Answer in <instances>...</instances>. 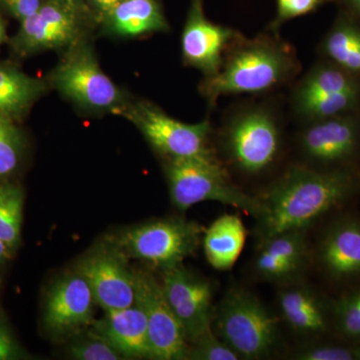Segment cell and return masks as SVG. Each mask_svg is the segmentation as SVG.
Returning <instances> with one entry per match:
<instances>
[{
  "mask_svg": "<svg viewBox=\"0 0 360 360\" xmlns=\"http://www.w3.org/2000/svg\"><path fill=\"white\" fill-rule=\"evenodd\" d=\"M352 175L342 170L319 172L290 168L259 198L264 238L290 231H304L324 213L343 202L354 189Z\"/></svg>",
  "mask_w": 360,
  "mask_h": 360,
  "instance_id": "obj_1",
  "label": "cell"
},
{
  "mask_svg": "<svg viewBox=\"0 0 360 360\" xmlns=\"http://www.w3.org/2000/svg\"><path fill=\"white\" fill-rule=\"evenodd\" d=\"M297 68L288 45L269 37L236 42L217 75L205 77L200 92L214 104L229 94H262L283 84Z\"/></svg>",
  "mask_w": 360,
  "mask_h": 360,
  "instance_id": "obj_2",
  "label": "cell"
},
{
  "mask_svg": "<svg viewBox=\"0 0 360 360\" xmlns=\"http://www.w3.org/2000/svg\"><path fill=\"white\" fill-rule=\"evenodd\" d=\"M165 172L170 200L181 212L198 203L217 201L259 219V200L233 186L215 158H167Z\"/></svg>",
  "mask_w": 360,
  "mask_h": 360,
  "instance_id": "obj_3",
  "label": "cell"
},
{
  "mask_svg": "<svg viewBox=\"0 0 360 360\" xmlns=\"http://www.w3.org/2000/svg\"><path fill=\"white\" fill-rule=\"evenodd\" d=\"M217 335L239 359H259L274 349L279 319L262 302L241 288H233L213 312Z\"/></svg>",
  "mask_w": 360,
  "mask_h": 360,
  "instance_id": "obj_4",
  "label": "cell"
},
{
  "mask_svg": "<svg viewBox=\"0 0 360 360\" xmlns=\"http://www.w3.org/2000/svg\"><path fill=\"white\" fill-rule=\"evenodd\" d=\"M49 75V82L80 108L117 115L127 103L124 92L101 70L94 47L79 37Z\"/></svg>",
  "mask_w": 360,
  "mask_h": 360,
  "instance_id": "obj_5",
  "label": "cell"
},
{
  "mask_svg": "<svg viewBox=\"0 0 360 360\" xmlns=\"http://www.w3.org/2000/svg\"><path fill=\"white\" fill-rule=\"evenodd\" d=\"M203 229L184 219L155 220L135 226L113 238V245L127 257L137 258L162 270L182 264L200 243Z\"/></svg>",
  "mask_w": 360,
  "mask_h": 360,
  "instance_id": "obj_6",
  "label": "cell"
},
{
  "mask_svg": "<svg viewBox=\"0 0 360 360\" xmlns=\"http://www.w3.org/2000/svg\"><path fill=\"white\" fill-rule=\"evenodd\" d=\"M117 115L134 123L165 158H215L208 146L212 127L207 120L195 124L181 122L146 101H127Z\"/></svg>",
  "mask_w": 360,
  "mask_h": 360,
  "instance_id": "obj_7",
  "label": "cell"
},
{
  "mask_svg": "<svg viewBox=\"0 0 360 360\" xmlns=\"http://www.w3.org/2000/svg\"><path fill=\"white\" fill-rule=\"evenodd\" d=\"M136 300L148 321L153 359H188L189 343L179 319L168 303L162 285L153 274L134 271Z\"/></svg>",
  "mask_w": 360,
  "mask_h": 360,
  "instance_id": "obj_8",
  "label": "cell"
},
{
  "mask_svg": "<svg viewBox=\"0 0 360 360\" xmlns=\"http://www.w3.org/2000/svg\"><path fill=\"white\" fill-rule=\"evenodd\" d=\"M225 139L232 160L251 174L264 172L274 162L281 143L276 120L264 110L245 111L234 117Z\"/></svg>",
  "mask_w": 360,
  "mask_h": 360,
  "instance_id": "obj_9",
  "label": "cell"
},
{
  "mask_svg": "<svg viewBox=\"0 0 360 360\" xmlns=\"http://www.w3.org/2000/svg\"><path fill=\"white\" fill-rule=\"evenodd\" d=\"M163 292L188 343L212 329V286L182 264L163 270Z\"/></svg>",
  "mask_w": 360,
  "mask_h": 360,
  "instance_id": "obj_10",
  "label": "cell"
},
{
  "mask_svg": "<svg viewBox=\"0 0 360 360\" xmlns=\"http://www.w3.org/2000/svg\"><path fill=\"white\" fill-rule=\"evenodd\" d=\"M77 272L89 283L96 304L104 311L134 304V270L129 269L127 255L116 246L90 253L78 264Z\"/></svg>",
  "mask_w": 360,
  "mask_h": 360,
  "instance_id": "obj_11",
  "label": "cell"
},
{
  "mask_svg": "<svg viewBox=\"0 0 360 360\" xmlns=\"http://www.w3.org/2000/svg\"><path fill=\"white\" fill-rule=\"evenodd\" d=\"M79 13L58 0L42 2L37 13L20 21V30L11 41L13 51L27 56L68 49L80 37Z\"/></svg>",
  "mask_w": 360,
  "mask_h": 360,
  "instance_id": "obj_12",
  "label": "cell"
},
{
  "mask_svg": "<svg viewBox=\"0 0 360 360\" xmlns=\"http://www.w3.org/2000/svg\"><path fill=\"white\" fill-rule=\"evenodd\" d=\"M243 39L238 32L206 18L202 0H193L181 37L182 58L205 77L219 72L225 49Z\"/></svg>",
  "mask_w": 360,
  "mask_h": 360,
  "instance_id": "obj_13",
  "label": "cell"
},
{
  "mask_svg": "<svg viewBox=\"0 0 360 360\" xmlns=\"http://www.w3.org/2000/svg\"><path fill=\"white\" fill-rule=\"evenodd\" d=\"M96 300L89 283L75 274L60 279L46 298L44 326L54 336L71 335L94 322Z\"/></svg>",
  "mask_w": 360,
  "mask_h": 360,
  "instance_id": "obj_14",
  "label": "cell"
},
{
  "mask_svg": "<svg viewBox=\"0 0 360 360\" xmlns=\"http://www.w3.org/2000/svg\"><path fill=\"white\" fill-rule=\"evenodd\" d=\"M348 115L312 122L302 137L307 158L317 162L335 163L354 155L359 146L360 124Z\"/></svg>",
  "mask_w": 360,
  "mask_h": 360,
  "instance_id": "obj_15",
  "label": "cell"
},
{
  "mask_svg": "<svg viewBox=\"0 0 360 360\" xmlns=\"http://www.w3.org/2000/svg\"><path fill=\"white\" fill-rule=\"evenodd\" d=\"M94 333L103 336L127 359H151L148 321L139 303L127 309L105 311L94 321Z\"/></svg>",
  "mask_w": 360,
  "mask_h": 360,
  "instance_id": "obj_16",
  "label": "cell"
},
{
  "mask_svg": "<svg viewBox=\"0 0 360 360\" xmlns=\"http://www.w3.org/2000/svg\"><path fill=\"white\" fill-rule=\"evenodd\" d=\"M319 260L329 276L345 279L360 274V222L345 219L322 239Z\"/></svg>",
  "mask_w": 360,
  "mask_h": 360,
  "instance_id": "obj_17",
  "label": "cell"
},
{
  "mask_svg": "<svg viewBox=\"0 0 360 360\" xmlns=\"http://www.w3.org/2000/svg\"><path fill=\"white\" fill-rule=\"evenodd\" d=\"M246 227L238 214H224L206 229L203 248L213 269L229 270L238 262L245 245Z\"/></svg>",
  "mask_w": 360,
  "mask_h": 360,
  "instance_id": "obj_18",
  "label": "cell"
},
{
  "mask_svg": "<svg viewBox=\"0 0 360 360\" xmlns=\"http://www.w3.org/2000/svg\"><path fill=\"white\" fill-rule=\"evenodd\" d=\"M103 22L108 32L123 37L167 32L169 28L156 0H124Z\"/></svg>",
  "mask_w": 360,
  "mask_h": 360,
  "instance_id": "obj_19",
  "label": "cell"
},
{
  "mask_svg": "<svg viewBox=\"0 0 360 360\" xmlns=\"http://www.w3.org/2000/svg\"><path fill=\"white\" fill-rule=\"evenodd\" d=\"M46 90V82L13 65L0 63V115L20 120Z\"/></svg>",
  "mask_w": 360,
  "mask_h": 360,
  "instance_id": "obj_20",
  "label": "cell"
},
{
  "mask_svg": "<svg viewBox=\"0 0 360 360\" xmlns=\"http://www.w3.org/2000/svg\"><path fill=\"white\" fill-rule=\"evenodd\" d=\"M278 302L284 321L295 331L319 333L326 330L328 322L323 307L309 288L296 286L284 290Z\"/></svg>",
  "mask_w": 360,
  "mask_h": 360,
  "instance_id": "obj_21",
  "label": "cell"
},
{
  "mask_svg": "<svg viewBox=\"0 0 360 360\" xmlns=\"http://www.w3.org/2000/svg\"><path fill=\"white\" fill-rule=\"evenodd\" d=\"M322 51L333 63L350 75H360V27L352 18L341 16L322 44Z\"/></svg>",
  "mask_w": 360,
  "mask_h": 360,
  "instance_id": "obj_22",
  "label": "cell"
},
{
  "mask_svg": "<svg viewBox=\"0 0 360 360\" xmlns=\"http://www.w3.org/2000/svg\"><path fill=\"white\" fill-rule=\"evenodd\" d=\"M360 89L354 75L331 63H322L310 70L295 94V105L315 97Z\"/></svg>",
  "mask_w": 360,
  "mask_h": 360,
  "instance_id": "obj_23",
  "label": "cell"
},
{
  "mask_svg": "<svg viewBox=\"0 0 360 360\" xmlns=\"http://www.w3.org/2000/svg\"><path fill=\"white\" fill-rule=\"evenodd\" d=\"M25 193L13 184H0V238L15 250L20 243Z\"/></svg>",
  "mask_w": 360,
  "mask_h": 360,
  "instance_id": "obj_24",
  "label": "cell"
},
{
  "mask_svg": "<svg viewBox=\"0 0 360 360\" xmlns=\"http://www.w3.org/2000/svg\"><path fill=\"white\" fill-rule=\"evenodd\" d=\"M359 101L360 89L315 97L296 104L295 108L300 115L312 122L352 112Z\"/></svg>",
  "mask_w": 360,
  "mask_h": 360,
  "instance_id": "obj_25",
  "label": "cell"
},
{
  "mask_svg": "<svg viewBox=\"0 0 360 360\" xmlns=\"http://www.w3.org/2000/svg\"><path fill=\"white\" fill-rule=\"evenodd\" d=\"M15 120L0 115V177L13 174L20 165L25 142Z\"/></svg>",
  "mask_w": 360,
  "mask_h": 360,
  "instance_id": "obj_26",
  "label": "cell"
},
{
  "mask_svg": "<svg viewBox=\"0 0 360 360\" xmlns=\"http://www.w3.org/2000/svg\"><path fill=\"white\" fill-rule=\"evenodd\" d=\"M262 248L276 257L302 264L307 253L304 231H284L264 238Z\"/></svg>",
  "mask_w": 360,
  "mask_h": 360,
  "instance_id": "obj_27",
  "label": "cell"
},
{
  "mask_svg": "<svg viewBox=\"0 0 360 360\" xmlns=\"http://www.w3.org/2000/svg\"><path fill=\"white\" fill-rule=\"evenodd\" d=\"M335 315L341 335L360 340V288L336 302Z\"/></svg>",
  "mask_w": 360,
  "mask_h": 360,
  "instance_id": "obj_28",
  "label": "cell"
},
{
  "mask_svg": "<svg viewBox=\"0 0 360 360\" xmlns=\"http://www.w3.org/2000/svg\"><path fill=\"white\" fill-rule=\"evenodd\" d=\"M68 352L71 359L78 360L125 359L113 345L96 333L73 343Z\"/></svg>",
  "mask_w": 360,
  "mask_h": 360,
  "instance_id": "obj_29",
  "label": "cell"
},
{
  "mask_svg": "<svg viewBox=\"0 0 360 360\" xmlns=\"http://www.w3.org/2000/svg\"><path fill=\"white\" fill-rule=\"evenodd\" d=\"M188 359L238 360L239 357L210 329L189 345Z\"/></svg>",
  "mask_w": 360,
  "mask_h": 360,
  "instance_id": "obj_30",
  "label": "cell"
},
{
  "mask_svg": "<svg viewBox=\"0 0 360 360\" xmlns=\"http://www.w3.org/2000/svg\"><path fill=\"white\" fill-rule=\"evenodd\" d=\"M302 264L300 262L276 257L269 251L264 250V248L259 250L255 259V269L258 274L272 281L288 278L298 271Z\"/></svg>",
  "mask_w": 360,
  "mask_h": 360,
  "instance_id": "obj_31",
  "label": "cell"
},
{
  "mask_svg": "<svg viewBox=\"0 0 360 360\" xmlns=\"http://www.w3.org/2000/svg\"><path fill=\"white\" fill-rule=\"evenodd\" d=\"M329 1L333 0H276V20L272 21L269 28L278 30L283 23L314 13Z\"/></svg>",
  "mask_w": 360,
  "mask_h": 360,
  "instance_id": "obj_32",
  "label": "cell"
},
{
  "mask_svg": "<svg viewBox=\"0 0 360 360\" xmlns=\"http://www.w3.org/2000/svg\"><path fill=\"white\" fill-rule=\"evenodd\" d=\"M300 360H354V348L333 345H317L307 347L295 354Z\"/></svg>",
  "mask_w": 360,
  "mask_h": 360,
  "instance_id": "obj_33",
  "label": "cell"
},
{
  "mask_svg": "<svg viewBox=\"0 0 360 360\" xmlns=\"http://www.w3.org/2000/svg\"><path fill=\"white\" fill-rule=\"evenodd\" d=\"M0 4L13 18L22 21L37 13L41 6L42 1L41 0H0Z\"/></svg>",
  "mask_w": 360,
  "mask_h": 360,
  "instance_id": "obj_34",
  "label": "cell"
},
{
  "mask_svg": "<svg viewBox=\"0 0 360 360\" xmlns=\"http://www.w3.org/2000/svg\"><path fill=\"white\" fill-rule=\"evenodd\" d=\"M20 356V349L16 345L6 322L0 321V360L16 359Z\"/></svg>",
  "mask_w": 360,
  "mask_h": 360,
  "instance_id": "obj_35",
  "label": "cell"
},
{
  "mask_svg": "<svg viewBox=\"0 0 360 360\" xmlns=\"http://www.w3.org/2000/svg\"><path fill=\"white\" fill-rule=\"evenodd\" d=\"M124 0H89L90 6L101 21Z\"/></svg>",
  "mask_w": 360,
  "mask_h": 360,
  "instance_id": "obj_36",
  "label": "cell"
},
{
  "mask_svg": "<svg viewBox=\"0 0 360 360\" xmlns=\"http://www.w3.org/2000/svg\"><path fill=\"white\" fill-rule=\"evenodd\" d=\"M13 251V248H9L6 241L0 238V264H4L7 260L11 259Z\"/></svg>",
  "mask_w": 360,
  "mask_h": 360,
  "instance_id": "obj_37",
  "label": "cell"
},
{
  "mask_svg": "<svg viewBox=\"0 0 360 360\" xmlns=\"http://www.w3.org/2000/svg\"><path fill=\"white\" fill-rule=\"evenodd\" d=\"M350 13L360 18V0H340Z\"/></svg>",
  "mask_w": 360,
  "mask_h": 360,
  "instance_id": "obj_38",
  "label": "cell"
},
{
  "mask_svg": "<svg viewBox=\"0 0 360 360\" xmlns=\"http://www.w3.org/2000/svg\"><path fill=\"white\" fill-rule=\"evenodd\" d=\"M58 1L63 2L65 6L77 9L78 11H82L84 4V0H58Z\"/></svg>",
  "mask_w": 360,
  "mask_h": 360,
  "instance_id": "obj_39",
  "label": "cell"
},
{
  "mask_svg": "<svg viewBox=\"0 0 360 360\" xmlns=\"http://www.w3.org/2000/svg\"><path fill=\"white\" fill-rule=\"evenodd\" d=\"M6 27L4 21L0 18V46L6 41Z\"/></svg>",
  "mask_w": 360,
  "mask_h": 360,
  "instance_id": "obj_40",
  "label": "cell"
},
{
  "mask_svg": "<svg viewBox=\"0 0 360 360\" xmlns=\"http://www.w3.org/2000/svg\"><path fill=\"white\" fill-rule=\"evenodd\" d=\"M355 359L360 360V342L356 347H354Z\"/></svg>",
  "mask_w": 360,
  "mask_h": 360,
  "instance_id": "obj_41",
  "label": "cell"
}]
</instances>
